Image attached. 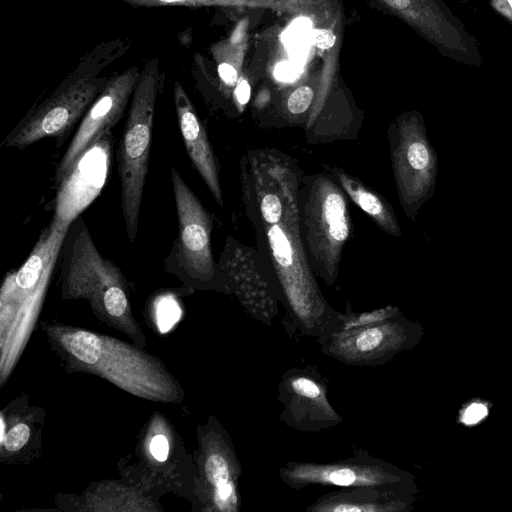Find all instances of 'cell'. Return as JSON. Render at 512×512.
<instances>
[{
	"label": "cell",
	"instance_id": "6da1fadb",
	"mask_svg": "<svg viewBox=\"0 0 512 512\" xmlns=\"http://www.w3.org/2000/svg\"><path fill=\"white\" fill-rule=\"evenodd\" d=\"M131 43L129 38L105 40L85 53L56 89L15 125L1 146L21 150L46 137H65L104 90L110 76L101 75L102 71L120 59Z\"/></svg>",
	"mask_w": 512,
	"mask_h": 512
},
{
	"label": "cell",
	"instance_id": "7a4b0ae2",
	"mask_svg": "<svg viewBox=\"0 0 512 512\" xmlns=\"http://www.w3.org/2000/svg\"><path fill=\"white\" fill-rule=\"evenodd\" d=\"M162 83L160 61L149 59L136 84L118 149L121 210L126 234L133 242L148 172L156 99Z\"/></svg>",
	"mask_w": 512,
	"mask_h": 512
},
{
	"label": "cell",
	"instance_id": "3957f363",
	"mask_svg": "<svg viewBox=\"0 0 512 512\" xmlns=\"http://www.w3.org/2000/svg\"><path fill=\"white\" fill-rule=\"evenodd\" d=\"M171 183L178 232L163 264L168 272L203 281L213 274L210 252V219L202 204L174 167Z\"/></svg>",
	"mask_w": 512,
	"mask_h": 512
},
{
	"label": "cell",
	"instance_id": "277c9868",
	"mask_svg": "<svg viewBox=\"0 0 512 512\" xmlns=\"http://www.w3.org/2000/svg\"><path fill=\"white\" fill-rule=\"evenodd\" d=\"M141 74L138 65L114 74L80 121L55 172V184L61 185L80 158L122 118Z\"/></svg>",
	"mask_w": 512,
	"mask_h": 512
},
{
	"label": "cell",
	"instance_id": "5b68a950",
	"mask_svg": "<svg viewBox=\"0 0 512 512\" xmlns=\"http://www.w3.org/2000/svg\"><path fill=\"white\" fill-rule=\"evenodd\" d=\"M403 129L402 166L407 200L413 210L432 197L438 170L437 154L429 143L420 117L411 118Z\"/></svg>",
	"mask_w": 512,
	"mask_h": 512
},
{
	"label": "cell",
	"instance_id": "8992f818",
	"mask_svg": "<svg viewBox=\"0 0 512 512\" xmlns=\"http://www.w3.org/2000/svg\"><path fill=\"white\" fill-rule=\"evenodd\" d=\"M173 100L186 151L216 199L220 200L216 164L205 130L186 90L178 81L173 85Z\"/></svg>",
	"mask_w": 512,
	"mask_h": 512
},
{
	"label": "cell",
	"instance_id": "52a82bcc",
	"mask_svg": "<svg viewBox=\"0 0 512 512\" xmlns=\"http://www.w3.org/2000/svg\"><path fill=\"white\" fill-rule=\"evenodd\" d=\"M293 479L305 482L330 483L343 487L377 485L380 481H385L381 480L378 471L347 464L329 467H299L293 472Z\"/></svg>",
	"mask_w": 512,
	"mask_h": 512
},
{
	"label": "cell",
	"instance_id": "ba28073f",
	"mask_svg": "<svg viewBox=\"0 0 512 512\" xmlns=\"http://www.w3.org/2000/svg\"><path fill=\"white\" fill-rule=\"evenodd\" d=\"M393 330L388 325H376L360 330L348 340L349 352L358 355H372L388 345Z\"/></svg>",
	"mask_w": 512,
	"mask_h": 512
},
{
	"label": "cell",
	"instance_id": "9c48e42d",
	"mask_svg": "<svg viewBox=\"0 0 512 512\" xmlns=\"http://www.w3.org/2000/svg\"><path fill=\"white\" fill-rule=\"evenodd\" d=\"M64 344L67 349L80 361L94 364L101 354L99 338L86 331H77L65 337Z\"/></svg>",
	"mask_w": 512,
	"mask_h": 512
},
{
	"label": "cell",
	"instance_id": "30bf717a",
	"mask_svg": "<svg viewBox=\"0 0 512 512\" xmlns=\"http://www.w3.org/2000/svg\"><path fill=\"white\" fill-rule=\"evenodd\" d=\"M326 222L329 225L328 234L336 242L342 243L348 236V225L345 216V205L340 195L329 194L324 204Z\"/></svg>",
	"mask_w": 512,
	"mask_h": 512
},
{
	"label": "cell",
	"instance_id": "8fae6325",
	"mask_svg": "<svg viewBox=\"0 0 512 512\" xmlns=\"http://www.w3.org/2000/svg\"><path fill=\"white\" fill-rule=\"evenodd\" d=\"M270 247L277 262L288 267L292 264V249L290 243L279 226L273 225L268 231Z\"/></svg>",
	"mask_w": 512,
	"mask_h": 512
},
{
	"label": "cell",
	"instance_id": "7c38bea8",
	"mask_svg": "<svg viewBox=\"0 0 512 512\" xmlns=\"http://www.w3.org/2000/svg\"><path fill=\"white\" fill-rule=\"evenodd\" d=\"M205 473L209 482L216 487V489L233 484L229 480L228 464L221 455H211L205 464Z\"/></svg>",
	"mask_w": 512,
	"mask_h": 512
},
{
	"label": "cell",
	"instance_id": "4fadbf2b",
	"mask_svg": "<svg viewBox=\"0 0 512 512\" xmlns=\"http://www.w3.org/2000/svg\"><path fill=\"white\" fill-rule=\"evenodd\" d=\"M135 8L186 7L198 8L215 0H118Z\"/></svg>",
	"mask_w": 512,
	"mask_h": 512
},
{
	"label": "cell",
	"instance_id": "5bb4252c",
	"mask_svg": "<svg viewBox=\"0 0 512 512\" xmlns=\"http://www.w3.org/2000/svg\"><path fill=\"white\" fill-rule=\"evenodd\" d=\"M311 22L307 18H298L284 32L283 42L291 48L307 45L310 42Z\"/></svg>",
	"mask_w": 512,
	"mask_h": 512
},
{
	"label": "cell",
	"instance_id": "9a60e30c",
	"mask_svg": "<svg viewBox=\"0 0 512 512\" xmlns=\"http://www.w3.org/2000/svg\"><path fill=\"white\" fill-rule=\"evenodd\" d=\"M104 308L108 314L119 317L126 312L128 300L124 288H117L104 297Z\"/></svg>",
	"mask_w": 512,
	"mask_h": 512
},
{
	"label": "cell",
	"instance_id": "2e32d148",
	"mask_svg": "<svg viewBox=\"0 0 512 512\" xmlns=\"http://www.w3.org/2000/svg\"><path fill=\"white\" fill-rule=\"evenodd\" d=\"M314 93L308 86L297 88L288 99V109L293 114L303 113L310 106Z\"/></svg>",
	"mask_w": 512,
	"mask_h": 512
},
{
	"label": "cell",
	"instance_id": "e0dca14e",
	"mask_svg": "<svg viewBox=\"0 0 512 512\" xmlns=\"http://www.w3.org/2000/svg\"><path fill=\"white\" fill-rule=\"evenodd\" d=\"M30 436V430L24 423L16 424L6 434L4 446L8 451H17L22 448Z\"/></svg>",
	"mask_w": 512,
	"mask_h": 512
},
{
	"label": "cell",
	"instance_id": "ac0fdd59",
	"mask_svg": "<svg viewBox=\"0 0 512 512\" xmlns=\"http://www.w3.org/2000/svg\"><path fill=\"white\" fill-rule=\"evenodd\" d=\"M261 212L266 222L277 223L282 214V205L279 198L274 194L266 195L261 202Z\"/></svg>",
	"mask_w": 512,
	"mask_h": 512
},
{
	"label": "cell",
	"instance_id": "d6986e66",
	"mask_svg": "<svg viewBox=\"0 0 512 512\" xmlns=\"http://www.w3.org/2000/svg\"><path fill=\"white\" fill-rule=\"evenodd\" d=\"M488 414V407L485 403L474 401L467 405L461 412L460 420L467 426L475 425L483 420Z\"/></svg>",
	"mask_w": 512,
	"mask_h": 512
},
{
	"label": "cell",
	"instance_id": "ffe728a7",
	"mask_svg": "<svg viewBox=\"0 0 512 512\" xmlns=\"http://www.w3.org/2000/svg\"><path fill=\"white\" fill-rule=\"evenodd\" d=\"M352 198L367 213L377 215L382 211V205L378 198L365 190L350 191Z\"/></svg>",
	"mask_w": 512,
	"mask_h": 512
},
{
	"label": "cell",
	"instance_id": "44dd1931",
	"mask_svg": "<svg viewBox=\"0 0 512 512\" xmlns=\"http://www.w3.org/2000/svg\"><path fill=\"white\" fill-rule=\"evenodd\" d=\"M180 311L177 305L173 303H167L166 305L159 307L158 320L159 327L162 332L170 329V327L178 320Z\"/></svg>",
	"mask_w": 512,
	"mask_h": 512
},
{
	"label": "cell",
	"instance_id": "7402d4cb",
	"mask_svg": "<svg viewBox=\"0 0 512 512\" xmlns=\"http://www.w3.org/2000/svg\"><path fill=\"white\" fill-rule=\"evenodd\" d=\"M310 42L321 49H329L335 44L336 37L331 30L315 29L310 32Z\"/></svg>",
	"mask_w": 512,
	"mask_h": 512
},
{
	"label": "cell",
	"instance_id": "603a6c76",
	"mask_svg": "<svg viewBox=\"0 0 512 512\" xmlns=\"http://www.w3.org/2000/svg\"><path fill=\"white\" fill-rule=\"evenodd\" d=\"M300 72L299 64L295 62H281L275 68V77L280 81H294Z\"/></svg>",
	"mask_w": 512,
	"mask_h": 512
},
{
	"label": "cell",
	"instance_id": "cb8c5ba5",
	"mask_svg": "<svg viewBox=\"0 0 512 512\" xmlns=\"http://www.w3.org/2000/svg\"><path fill=\"white\" fill-rule=\"evenodd\" d=\"M150 451L156 460L160 462L165 461L169 453V443L167 438L163 435H156L153 437L150 444Z\"/></svg>",
	"mask_w": 512,
	"mask_h": 512
},
{
	"label": "cell",
	"instance_id": "d4e9b609",
	"mask_svg": "<svg viewBox=\"0 0 512 512\" xmlns=\"http://www.w3.org/2000/svg\"><path fill=\"white\" fill-rule=\"evenodd\" d=\"M491 7L512 24V0H489Z\"/></svg>",
	"mask_w": 512,
	"mask_h": 512
},
{
	"label": "cell",
	"instance_id": "484cf974",
	"mask_svg": "<svg viewBox=\"0 0 512 512\" xmlns=\"http://www.w3.org/2000/svg\"><path fill=\"white\" fill-rule=\"evenodd\" d=\"M218 74L227 85H234L238 79L236 69L228 63H221L218 66Z\"/></svg>",
	"mask_w": 512,
	"mask_h": 512
},
{
	"label": "cell",
	"instance_id": "4316f807",
	"mask_svg": "<svg viewBox=\"0 0 512 512\" xmlns=\"http://www.w3.org/2000/svg\"><path fill=\"white\" fill-rule=\"evenodd\" d=\"M237 100L240 104H246L250 98V86L245 79H239L235 90Z\"/></svg>",
	"mask_w": 512,
	"mask_h": 512
},
{
	"label": "cell",
	"instance_id": "83f0119b",
	"mask_svg": "<svg viewBox=\"0 0 512 512\" xmlns=\"http://www.w3.org/2000/svg\"><path fill=\"white\" fill-rule=\"evenodd\" d=\"M390 7L405 10L412 5L413 0H384Z\"/></svg>",
	"mask_w": 512,
	"mask_h": 512
}]
</instances>
